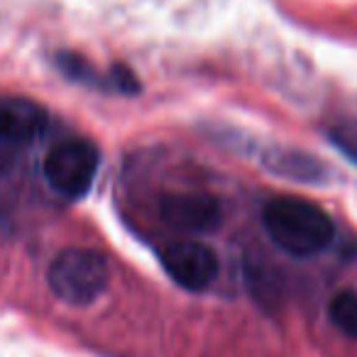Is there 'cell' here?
I'll list each match as a JSON object with an SVG mask.
<instances>
[{
  "instance_id": "obj_1",
  "label": "cell",
  "mask_w": 357,
  "mask_h": 357,
  "mask_svg": "<svg viewBox=\"0 0 357 357\" xmlns=\"http://www.w3.org/2000/svg\"><path fill=\"white\" fill-rule=\"evenodd\" d=\"M262 223L272 243L291 257H316L331 248L335 225L321 206L298 196H277L262 211Z\"/></svg>"
},
{
  "instance_id": "obj_2",
  "label": "cell",
  "mask_w": 357,
  "mask_h": 357,
  "mask_svg": "<svg viewBox=\"0 0 357 357\" xmlns=\"http://www.w3.org/2000/svg\"><path fill=\"white\" fill-rule=\"evenodd\" d=\"M110 267L105 255L89 248H66L52 259L47 282L54 296L71 306H89L105 291Z\"/></svg>"
},
{
  "instance_id": "obj_3",
  "label": "cell",
  "mask_w": 357,
  "mask_h": 357,
  "mask_svg": "<svg viewBox=\"0 0 357 357\" xmlns=\"http://www.w3.org/2000/svg\"><path fill=\"white\" fill-rule=\"evenodd\" d=\"M100 152L89 139H64L47 152L42 172L47 184L64 199H81L89 194L98 174Z\"/></svg>"
},
{
  "instance_id": "obj_4",
  "label": "cell",
  "mask_w": 357,
  "mask_h": 357,
  "mask_svg": "<svg viewBox=\"0 0 357 357\" xmlns=\"http://www.w3.org/2000/svg\"><path fill=\"white\" fill-rule=\"evenodd\" d=\"M162 267L176 287L186 291H204L218 277V255L199 240H178L162 252Z\"/></svg>"
},
{
  "instance_id": "obj_5",
  "label": "cell",
  "mask_w": 357,
  "mask_h": 357,
  "mask_svg": "<svg viewBox=\"0 0 357 357\" xmlns=\"http://www.w3.org/2000/svg\"><path fill=\"white\" fill-rule=\"evenodd\" d=\"M159 215L174 230L201 235L211 233L223 220V208L218 199L201 191H174L164 194L159 201Z\"/></svg>"
},
{
  "instance_id": "obj_6",
  "label": "cell",
  "mask_w": 357,
  "mask_h": 357,
  "mask_svg": "<svg viewBox=\"0 0 357 357\" xmlns=\"http://www.w3.org/2000/svg\"><path fill=\"white\" fill-rule=\"evenodd\" d=\"M50 115L30 98L3 96L0 98V139L10 144H30L47 130Z\"/></svg>"
},
{
  "instance_id": "obj_7",
  "label": "cell",
  "mask_w": 357,
  "mask_h": 357,
  "mask_svg": "<svg viewBox=\"0 0 357 357\" xmlns=\"http://www.w3.org/2000/svg\"><path fill=\"white\" fill-rule=\"evenodd\" d=\"M264 167L272 169L279 176H294V178H303V181H316V178L323 176L321 164L301 152L274 149V152H269L267 157H264Z\"/></svg>"
},
{
  "instance_id": "obj_8",
  "label": "cell",
  "mask_w": 357,
  "mask_h": 357,
  "mask_svg": "<svg viewBox=\"0 0 357 357\" xmlns=\"http://www.w3.org/2000/svg\"><path fill=\"white\" fill-rule=\"evenodd\" d=\"M328 316H331L333 326L342 333V335L357 340V291L355 289H345V291L335 294L328 306Z\"/></svg>"
},
{
  "instance_id": "obj_9",
  "label": "cell",
  "mask_w": 357,
  "mask_h": 357,
  "mask_svg": "<svg viewBox=\"0 0 357 357\" xmlns=\"http://www.w3.org/2000/svg\"><path fill=\"white\" fill-rule=\"evenodd\" d=\"M331 139H333V144H335L337 149H340L342 154H345L350 162H355L357 164V130H333L331 132Z\"/></svg>"
}]
</instances>
